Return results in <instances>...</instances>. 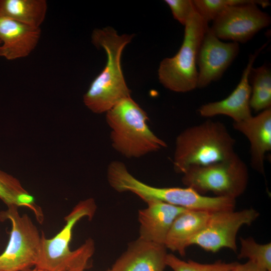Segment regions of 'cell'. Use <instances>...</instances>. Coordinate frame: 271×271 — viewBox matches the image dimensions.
Here are the masks:
<instances>
[{
	"mask_svg": "<svg viewBox=\"0 0 271 271\" xmlns=\"http://www.w3.org/2000/svg\"><path fill=\"white\" fill-rule=\"evenodd\" d=\"M148 206L139 211V238L165 245L169 231L176 218L187 210L160 200L146 201Z\"/></svg>",
	"mask_w": 271,
	"mask_h": 271,
	"instance_id": "obj_13",
	"label": "cell"
},
{
	"mask_svg": "<svg viewBox=\"0 0 271 271\" xmlns=\"http://www.w3.org/2000/svg\"><path fill=\"white\" fill-rule=\"evenodd\" d=\"M0 199L7 206H25L33 212L38 206L34 198L22 186L20 181L13 176L0 170Z\"/></svg>",
	"mask_w": 271,
	"mask_h": 271,
	"instance_id": "obj_20",
	"label": "cell"
},
{
	"mask_svg": "<svg viewBox=\"0 0 271 271\" xmlns=\"http://www.w3.org/2000/svg\"><path fill=\"white\" fill-rule=\"evenodd\" d=\"M47 11L45 0H0V16L34 28H40Z\"/></svg>",
	"mask_w": 271,
	"mask_h": 271,
	"instance_id": "obj_18",
	"label": "cell"
},
{
	"mask_svg": "<svg viewBox=\"0 0 271 271\" xmlns=\"http://www.w3.org/2000/svg\"><path fill=\"white\" fill-rule=\"evenodd\" d=\"M168 253L165 245L139 238L129 244L109 271H164Z\"/></svg>",
	"mask_w": 271,
	"mask_h": 271,
	"instance_id": "obj_14",
	"label": "cell"
},
{
	"mask_svg": "<svg viewBox=\"0 0 271 271\" xmlns=\"http://www.w3.org/2000/svg\"><path fill=\"white\" fill-rule=\"evenodd\" d=\"M212 212L187 209L174 221L167 234L165 245L172 251L185 256L190 241L205 226Z\"/></svg>",
	"mask_w": 271,
	"mask_h": 271,
	"instance_id": "obj_17",
	"label": "cell"
},
{
	"mask_svg": "<svg viewBox=\"0 0 271 271\" xmlns=\"http://www.w3.org/2000/svg\"><path fill=\"white\" fill-rule=\"evenodd\" d=\"M248 80L251 86L250 106L255 111L271 107V70L266 64L250 70Z\"/></svg>",
	"mask_w": 271,
	"mask_h": 271,
	"instance_id": "obj_19",
	"label": "cell"
},
{
	"mask_svg": "<svg viewBox=\"0 0 271 271\" xmlns=\"http://www.w3.org/2000/svg\"><path fill=\"white\" fill-rule=\"evenodd\" d=\"M16 206H8L0 212V220L12 223L9 241L0 255V269L4 271H27L35 266L41 237L36 226L26 214L21 215Z\"/></svg>",
	"mask_w": 271,
	"mask_h": 271,
	"instance_id": "obj_8",
	"label": "cell"
},
{
	"mask_svg": "<svg viewBox=\"0 0 271 271\" xmlns=\"http://www.w3.org/2000/svg\"><path fill=\"white\" fill-rule=\"evenodd\" d=\"M230 271H267L257 264L248 260L245 263H236Z\"/></svg>",
	"mask_w": 271,
	"mask_h": 271,
	"instance_id": "obj_25",
	"label": "cell"
},
{
	"mask_svg": "<svg viewBox=\"0 0 271 271\" xmlns=\"http://www.w3.org/2000/svg\"><path fill=\"white\" fill-rule=\"evenodd\" d=\"M173 17L185 26L190 18L196 12L193 0H165Z\"/></svg>",
	"mask_w": 271,
	"mask_h": 271,
	"instance_id": "obj_24",
	"label": "cell"
},
{
	"mask_svg": "<svg viewBox=\"0 0 271 271\" xmlns=\"http://www.w3.org/2000/svg\"><path fill=\"white\" fill-rule=\"evenodd\" d=\"M96 206L92 198L80 201L65 217V225L51 238L42 234L41 245L35 267L45 271H84L89 265L94 250V241L89 238L79 247L71 250L72 230L82 218L91 219Z\"/></svg>",
	"mask_w": 271,
	"mask_h": 271,
	"instance_id": "obj_4",
	"label": "cell"
},
{
	"mask_svg": "<svg viewBox=\"0 0 271 271\" xmlns=\"http://www.w3.org/2000/svg\"><path fill=\"white\" fill-rule=\"evenodd\" d=\"M235 140L221 122L207 120L181 131L175 141L173 165L183 174L193 166H204L227 160L236 153Z\"/></svg>",
	"mask_w": 271,
	"mask_h": 271,
	"instance_id": "obj_2",
	"label": "cell"
},
{
	"mask_svg": "<svg viewBox=\"0 0 271 271\" xmlns=\"http://www.w3.org/2000/svg\"><path fill=\"white\" fill-rule=\"evenodd\" d=\"M233 126L245 136L250 143L252 168L264 175L265 156L271 150V107L246 120L233 122Z\"/></svg>",
	"mask_w": 271,
	"mask_h": 271,
	"instance_id": "obj_16",
	"label": "cell"
},
{
	"mask_svg": "<svg viewBox=\"0 0 271 271\" xmlns=\"http://www.w3.org/2000/svg\"><path fill=\"white\" fill-rule=\"evenodd\" d=\"M184 39L178 52L164 58L158 69L160 82L166 88L184 93L197 87V56L208 23L196 12L185 25Z\"/></svg>",
	"mask_w": 271,
	"mask_h": 271,
	"instance_id": "obj_6",
	"label": "cell"
},
{
	"mask_svg": "<svg viewBox=\"0 0 271 271\" xmlns=\"http://www.w3.org/2000/svg\"><path fill=\"white\" fill-rule=\"evenodd\" d=\"M259 215L253 208L212 212L204 228L190 241L189 246L196 245L207 251L216 252L227 248L236 252V237L243 225H250Z\"/></svg>",
	"mask_w": 271,
	"mask_h": 271,
	"instance_id": "obj_10",
	"label": "cell"
},
{
	"mask_svg": "<svg viewBox=\"0 0 271 271\" xmlns=\"http://www.w3.org/2000/svg\"><path fill=\"white\" fill-rule=\"evenodd\" d=\"M239 51V44L223 42L210 30L205 34L197 56V87L204 88L221 78Z\"/></svg>",
	"mask_w": 271,
	"mask_h": 271,
	"instance_id": "obj_11",
	"label": "cell"
},
{
	"mask_svg": "<svg viewBox=\"0 0 271 271\" xmlns=\"http://www.w3.org/2000/svg\"><path fill=\"white\" fill-rule=\"evenodd\" d=\"M240 248L237 257L246 258L271 271V243L260 244L251 237H240Z\"/></svg>",
	"mask_w": 271,
	"mask_h": 271,
	"instance_id": "obj_21",
	"label": "cell"
},
{
	"mask_svg": "<svg viewBox=\"0 0 271 271\" xmlns=\"http://www.w3.org/2000/svg\"><path fill=\"white\" fill-rule=\"evenodd\" d=\"M27 271H45V270H43V269H39V268H36V267H35L34 269H30V270H27Z\"/></svg>",
	"mask_w": 271,
	"mask_h": 271,
	"instance_id": "obj_26",
	"label": "cell"
},
{
	"mask_svg": "<svg viewBox=\"0 0 271 271\" xmlns=\"http://www.w3.org/2000/svg\"><path fill=\"white\" fill-rule=\"evenodd\" d=\"M0 271H4V270H1V269H0Z\"/></svg>",
	"mask_w": 271,
	"mask_h": 271,
	"instance_id": "obj_28",
	"label": "cell"
},
{
	"mask_svg": "<svg viewBox=\"0 0 271 271\" xmlns=\"http://www.w3.org/2000/svg\"><path fill=\"white\" fill-rule=\"evenodd\" d=\"M249 180L247 167L235 153L229 159L204 166L189 168L182 178L183 184L203 195L233 200L245 191Z\"/></svg>",
	"mask_w": 271,
	"mask_h": 271,
	"instance_id": "obj_7",
	"label": "cell"
},
{
	"mask_svg": "<svg viewBox=\"0 0 271 271\" xmlns=\"http://www.w3.org/2000/svg\"><path fill=\"white\" fill-rule=\"evenodd\" d=\"M253 0H193L196 12L208 23L227 8Z\"/></svg>",
	"mask_w": 271,
	"mask_h": 271,
	"instance_id": "obj_23",
	"label": "cell"
},
{
	"mask_svg": "<svg viewBox=\"0 0 271 271\" xmlns=\"http://www.w3.org/2000/svg\"><path fill=\"white\" fill-rule=\"evenodd\" d=\"M269 5L268 1L253 0L230 6L215 18L209 28L220 40L245 43L270 25V17L258 7Z\"/></svg>",
	"mask_w": 271,
	"mask_h": 271,
	"instance_id": "obj_9",
	"label": "cell"
},
{
	"mask_svg": "<svg viewBox=\"0 0 271 271\" xmlns=\"http://www.w3.org/2000/svg\"><path fill=\"white\" fill-rule=\"evenodd\" d=\"M41 29L0 16V56L14 60L29 55L37 47Z\"/></svg>",
	"mask_w": 271,
	"mask_h": 271,
	"instance_id": "obj_15",
	"label": "cell"
},
{
	"mask_svg": "<svg viewBox=\"0 0 271 271\" xmlns=\"http://www.w3.org/2000/svg\"><path fill=\"white\" fill-rule=\"evenodd\" d=\"M1 41H0V46H1Z\"/></svg>",
	"mask_w": 271,
	"mask_h": 271,
	"instance_id": "obj_27",
	"label": "cell"
},
{
	"mask_svg": "<svg viewBox=\"0 0 271 271\" xmlns=\"http://www.w3.org/2000/svg\"><path fill=\"white\" fill-rule=\"evenodd\" d=\"M113 148L127 158H138L167 147L148 125L145 111L131 98H125L106 113Z\"/></svg>",
	"mask_w": 271,
	"mask_h": 271,
	"instance_id": "obj_3",
	"label": "cell"
},
{
	"mask_svg": "<svg viewBox=\"0 0 271 271\" xmlns=\"http://www.w3.org/2000/svg\"><path fill=\"white\" fill-rule=\"evenodd\" d=\"M166 265L173 271H230L236 262L217 260L211 263H202L192 260L185 261L172 253H168Z\"/></svg>",
	"mask_w": 271,
	"mask_h": 271,
	"instance_id": "obj_22",
	"label": "cell"
},
{
	"mask_svg": "<svg viewBox=\"0 0 271 271\" xmlns=\"http://www.w3.org/2000/svg\"><path fill=\"white\" fill-rule=\"evenodd\" d=\"M107 180L118 192H130L145 202L160 200L187 209L211 212L234 210L236 200L201 195L189 187H157L141 182L133 176L124 164L114 165L110 170Z\"/></svg>",
	"mask_w": 271,
	"mask_h": 271,
	"instance_id": "obj_5",
	"label": "cell"
},
{
	"mask_svg": "<svg viewBox=\"0 0 271 271\" xmlns=\"http://www.w3.org/2000/svg\"><path fill=\"white\" fill-rule=\"evenodd\" d=\"M266 45L264 44L249 55L239 82L227 97L220 101L205 103L199 108L198 112L201 116L209 118L224 115L231 117L233 122H237L252 116L250 106L251 89L248 75L254 61Z\"/></svg>",
	"mask_w": 271,
	"mask_h": 271,
	"instance_id": "obj_12",
	"label": "cell"
},
{
	"mask_svg": "<svg viewBox=\"0 0 271 271\" xmlns=\"http://www.w3.org/2000/svg\"><path fill=\"white\" fill-rule=\"evenodd\" d=\"M133 36V34L119 35L111 27L93 31L92 42L95 47L104 50L107 61L83 95L85 105L92 112L106 113L120 100L131 96V90L122 71L121 57L124 48Z\"/></svg>",
	"mask_w": 271,
	"mask_h": 271,
	"instance_id": "obj_1",
	"label": "cell"
},
{
	"mask_svg": "<svg viewBox=\"0 0 271 271\" xmlns=\"http://www.w3.org/2000/svg\"><path fill=\"white\" fill-rule=\"evenodd\" d=\"M106 271H109V269H108V270H106Z\"/></svg>",
	"mask_w": 271,
	"mask_h": 271,
	"instance_id": "obj_29",
	"label": "cell"
}]
</instances>
